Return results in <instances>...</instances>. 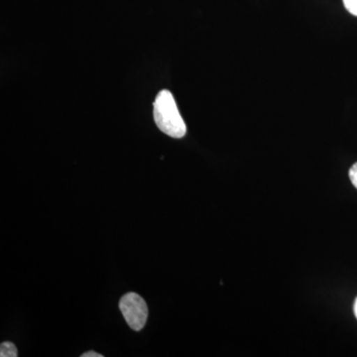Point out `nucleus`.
Masks as SVG:
<instances>
[{
    "label": "nucleus",
    "instance_id": "1",
    "mask_svg": "<svg viewBox=\"0 0 357 357\" xmlns=\"http://www.w3.org/2000/svg\"><path fill=\"white\" fill-rule=\"evenodd\" d=\"M154 121L162 132L173 138H183L187 126L178 112L177 103L170 91H160L154 102Z\"/></svg>",
    "mask_w": 357,
    "mask_h": 357
},
{
    "label": "nucleus",
    "instance_id": "2",
    "mask_svg": "<svg viewBox=\"0 0 357 357\" xmlns=\"http://www.w3.org/2000/svg\"><path fill=\"white\" fill-rule=\"evenodd\" d=\"M119 307L131 330L139 332L148 319L146 302L136 293H128L121 298Z\"/></svg>",
    "mask_w": 357,
    "mask_h": 357
},
{
    "label": "nucleus",
    "instance_id": "3",
    "mask_svg": "<svg viewBox=\"0 0 357 357\" xmlns=\"http://www.w3.org/2000/svg\"><path fill=\"white\" fill-rule=\"evenodd\" d=\"M18 356L17 349L10 342H2L0 347V356L1 357H16Z\"/></svg>",
    "mask_w": 357,
    "mask_h": 357
},
{
    "label": "nucleus",
    "instance_id": "4",
    "mask_svg": "<svg viewBox=\"0 0 357 357\" xmlns=\"http://www.w3.org/2000/svg\"><path fill=\"white\" fill-rule=\"evenodd\" d=\"M347 10L352 15L357 16V0H342Z\"/></svg>",
    "mask_w": 357,
    "mask_h": 357
},
{
    "label": "nucleus",
    "instance_id": "5",
    "mask_svg": "<svg viewBox=\"0 0 357 357\" xmlns=\"http://www.w3.org/2000/svg\"><path fill=\"white\" fill-rule=\"evenodd\" d=\"M349 178H351L352 185L357 189V163L354 164L349 170Z\"/></svg>",
    "mask_w": 357,
    "mask_h": 357
},
{
    "label": "nucleus",
    "instance_id": "6",
    "mask_svg": "<svg viewBox=\"0 0 357 357\" xmlns=\"http://www.w3.org/2000/svg\"><path fill=\"white\" fill-rule=\"evenodd\" d=\"M82 357H102V354H96L95 351H88L82 354Z\"/></svg>",
    "mask_w": 357,
    "mask_h": 357
},
{
    "label": "nucleus",
    "instance_id": "7",
    "mask_svg": "<svg viewBox=\"0 0 357 357\" xmlns=\"http://www.w3.org/2000/svg\"><path fill=\"white\" fill-rule=\"evenodd\" d=\"M354 314H356V317L357 319V298L356 299V302H354Z\"/></svg>",
    "mask_w": 357,
    "mask_h": 357
}]
</instances>
